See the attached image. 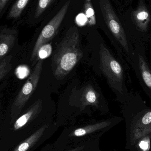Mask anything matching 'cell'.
Segmentation results:
<instances>
[{
	"mask_svg": "<svg viewBox=\"0 0 151 151\" xmlns=\"http://www.w3.org/2000/svg\"><path fill=\"white\" fill-rule=\"evenodd\" d=\"M42 101H38L13 122L0 126V150L9 151L42 127L53 122L52 114L42 113Z\"/></svg>",
	"mask_w": 151,
	"mask_h": 151,
	"instance_id": "1",
	"label": "cell"
},
{
	"mask_svg": "<svg viewBox=\"0 0 151 151\" xmlns=\"http://www.w3.org/2000/svg\"><path fill=\"white\" fill-rule=\"evenodd\" d=\"M115 123V119H111L68 125L52 143V145L57 150H63L89 141L100 139Z\"/></svg>",
	"mask_w": 151,
	"mask_h": 151,
	"instance_id": "2",
	"label": "cell"
},
{
	"mask_svg": "<svg viewBox=\"0 0 151 151\" xmlns=\"http://www.w3.org/2000/svg\"><path fill=\"white\" fill-rule=\"evenodd\" d=\"M79 31L75 26L70 27L58 44L52 58L53 73L58 80L68 75L81 59Z\"/></svg>",
	"mask_w": 151,
	"mask_h": 151,
	"instance_id": "3",
	"label": "cell"
},
{
	"mask_svg": "<svg viewBox=\"0 0 151 151\" xmlns=\"http://www.w3.org/2000/svg\"><path fill=\"white\" fill-rule=\"evenodd\" d=\"M42 59L37 61L33 70L13 101L9 113L3 119L2 123H12L22 113L23 108L38 85L42 70Z\"/></svg>",
	"mask_w": 151,
	"mask_h": 151,
	"instance_id": "4",
	"label": "cell"
},
{
	"mask_svg": "<svg viewBox=\"0 0 151 151\" xmlns=\"http://www.w3.org/2000/svg\"><path fill=\"white\" fill-rule=\"evenodd\" d=\"M99 57L100 68L109 85L112 88L122 94L124 75L121 65L104 45L100 47Z\"/></svg>",
	"mask_w": 151,
	"mask_h": 151,
	"instance_id": "5",
	"label": "cell"
},
{
	"mask_svg": "<svg viewBox=\"0 0 151 151\" xmlns=\"http://www.w3.org/2000/svg\"><path fill=\"white\" fill-rule=\"evenodd\" d=\"M70 4V1H67L56 15L44 27L34 46L31 54V62L37 61V55L40 48L47 44L55 37L66 15Z\"/></svg>",
	"mask_w": 151,
	"mask_h": 151,
	"instance_id": "6",
	"label": "cell"
},
{
	"mask_svg": "<svg viewBox=\"0 0 151 151\" xmlns=\"http://www.w3.org/2000/svg\"><path fill=\"white\" fill-rule=\"evenodd\" d=\"M105 22L115 39L123 48L129 51L128 43L125 31L109 0H99Z\"/></svg>",
	"mask_w": 151,
	"mask_h": 151,
	"instance_id": "7",
	"label": "cell"
},
{
	"mask_svg": "<svg viewBox=\"0 0 151 151\" xmlns=\"http://www.w3.org/2000/svg\"><path fill=\"white\" fill-rule=\"evenodd\" d=\"M58 127L55 122L46 124L9 151H35L51 138Z\"/></svg>",
	"mask_w": 151,
	"mask_h": 151,
	"instance_id": "8",
	"label": "cell"
},
{
	"mask_svg": "<svg viewBox=\"0 0 151 151\" xmlns=\"http://www.w3.org/2000/svg\"><path fill=\"white\" fill-rule=\"evenodd\" d=\"M138 116L131 130L130 142L132 144L151 134V110L143 111Z\"/></svg>",
	"mask_w": 151,
	"mask_h": 151,
	"instance_id": "9",
	"label": "cell"
},
{
	"mask_svg": "<svg viewBox=\"0 0 151 151\" xmlns=\"http://www.w3.org/2000/svg\"><path fill=\"white\" fill-rule=\"evenodd\" d=\"M17 38L15 30L3 29L0 32V64L14 48Z\"/></svg>",
	"mask_w": 151,
	"mask_h": 151,
	"instance_id": "10",
	"label": "cell"
},
{
	"mask_svg": "<svg viewBox=\"0 0 151 151\" xmlns=\"http://www.w3.org/2000/svg\"><path fill=\"white\" fill-rule=\"evenodd\" d=\"M131 18L138 30L142 32L147 31L150 22V15L142 0H140L136 9L132 12Z\"/></svg>",
	"mask_w": 151,
	"mask_h": 151,
	"instance_id": "11",
	"label": "cell"
},
{
	"mask_svg": "<svg viewBox=\"0 0 151 151\" xmlns=\"http://www.w3.org/2000/svg\"><path fill=\"white\" fill-rule=\"evenodd\" d=\"M99 97L98 93L92 87L87 86L81 95V102L83 105L82 107H85L88 106L98 107Z\"/></svg>",
	"mask_w": 151,
	"mask_h": 151,
	"instance_id": "12",
	"label": "cell"
},
{
	"mask_svg": "<svg viewBox=\"0 0 151 151\" xmlns=\"http://www.w3.org/2000/svg\"><path fill=\"white\" fill-rule=\"evenodd\" d=\"M99 141H100V139L89 141L63 150H57L54 149L52 144H48L43 146L40 151H89L92 146Z\"/></svg>",
	"mask_w": 151,
	"mask_h": 151,
	"instance_id": "13",
	"label": "cell"
},
{
	"mask_svg": "<svg viewBox=\"0 0 151 151\" xmlns=\"http://www.w3.org/2000/svg\"><path fill=\"white\" fill-rule=\"evenodd\" d=\"M138 65L142 77L146 85L151 90V71L142 56H138Z\"/></svg>",
	"mask_w": 151,
	"mask_h": 151,
	"instance_id": "14",
	"label": "cell"
},
{
	"mask_svg": "<svg viewBox=\"0 0 151 151\" xmlns=\"http://www.w3.org/2000/svg\"><path fill=\"white\" fill-rule=\"evenodd\" d=\"M30 0H17L15 3L8 15L9 19L18 18L22 13Z\"/></svg>",
	"mask_w": 151,
	"mask_h": 151,
	"instance_id": "15",
	"label": "cell"
},
{
	"mask_svg": "<svg viewBox=\"0 0 151 151\" xmlns=\"http://www.w3.org/2000/svg\"><path fill=\"white\" fill-rule=\"evenodd\" d=\"M84 11L88 24L90 26L96 25V15L91 0H84Z\"/></svg>",
	"mask_w": 151,
	"mask_h": 151,
	"instance_id": "16",
	"label": "cell"
},
{
	"mask_svg": "<svg viewBox=\"0 0 151 151\" xmlns=\"http://www.w3.org/2000/svg\"><path fill=\"white\" fill-rule=\"evenodd\" d=\"M12 56L10 55L5 58L0 64V81L11 71L12 69Z\"/></svg>",
	"mask_w": 151,
	"mask_h": 151,
	"instance_id": "17",
	"label": "cell"
},
{
	"mask_svg": "<svg viewBox=\"0 0 151 151\" xmlns=\"http://www.w3.org/2000/svg\"><path fill=\"white\" fill-rule=\"evenodd\" d=\"M52 50V46L50 44L47 43L42 46L38 51L37 61L48 57L51 55Z\"/></svg>",
	"mask_w": 151,
	"mask_h": 151,
	"instance_id": "18",
	"label": "cell"
},
{
	"mask_svg": "<svg viewBox=\"0 0 151 151\" xmlns=\"http://www.w3.org/2000/svg\"><path fill=\"white\" fill-rule=\"evenodd\" d=\"M52 0H39L35 12V18H38L48 7Z\"/></svg>",
	"mask_w": 151,
	"mask_h": 151,
	"instance_id": "19",
	"label": "cell"
},
{
	"mask_svg": "<svg viewBox=\"0 0 151 151\" xmlns=\"http://www.w3.org/2000/svg\"><path fill=\"white\" fill-rule=\"evenodd\" d=\"M138 146L142 151H149L150 148V138L148 135L142 138L138 143Z\"/></svg>",
	"mask_w": 151,
	"mask_h": 151,
	"instance_id": "20",
	"label": "cell"
},
{
	"mask_svg": "<svg viewBox=\"0 0 151 151\" xmlns=\"http://www.w3.org/2000/svg\"><path fill=\"white\" fill-rule=\"evenodd\" d=\"M99 142H97L92 146L89 151H102L99 147Z\"/></svg>",
	"mask_w": 151,
	"mask_h": 151,
	"instance_id": "21",
	"label": "cell"
},
{
	"mask_svg": "<svg viewBox=\"0 0 151 151\" xmlns=\"http://www.w3.org/2000/svg\"><path fill=\"white\" fill-rule=\"evenodd\" d=\"M9 0H0V13L4 8L5 4L7 3Z\"/></svg>",
	"mask_w": 151,
	"mask_h": 151,
	"instance_id": "22",
	"label": "cell"
},
{
	"mask_svg": "<svg viewBox=\"0 0 151 151\" xmlns=\"http://www.w3.org/2000/svg\"><path fill=\"white\" fill-rule=\"evenodd\" d=\"M3 121V117L1 112L0 111V126H1V123H2Z\"/></svg>",
	"mask_w": 151,
	"mask_h": 151,
	"instance_id": "23",
	"label": "cell"
},
{
	"mask_svg": "<svg viewBox=\"0 0 151 151\" xmlns=\"http://www.w3.org/2000/svg\"><path fill=\"white\" fill-rule=\"evenodd\" d=\"M0 151H1V150H0Z\"/></svg>",
	"mask_w": 151,
	"mask_h": 151,
	"instance_id": "24",
	"label": "cell"
}]
</instances>
